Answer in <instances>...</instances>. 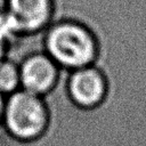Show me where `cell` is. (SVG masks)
Here are the masks:
<instances>
[{
  "mask_svg": "<svg viewBox=\"0 0 146 146\" xmlns=\"http://www.w3.org/2000/svg\"><path fill=\"white\" fill-rule=\"evenodd\" d=\"M67 91L72 100L81 107H94L106 94V79L95 65L68 71Z\"/></svg>",
  "mask_w": 146,
  "mask_h": 146,
  "instance_id": "cell-5",
  "label": "cell"
},
{
  "mask_svg": "<svg viewBox=\"0 0 146 146\" xmlns=\"http://www.w3.org/2000/svg\"><path fill=\"white\" fill-rule=\"evenodd\" d=\"M18 65L21 88L38 96H43L51 90L60 73V67L44 50L25 56Z\"/></svg>",
  "mask_w": 146,
  "mask_h": 146,
  "instance_id": "cell-4",
  "label": "cell"
},
{
  "mask_svg": "<svg viewBox=\"0 0 146 146\" xmlns=\"http://www.w3.org/2000/svg\"><path fill=\"white\" fill-rule=\"evenodd\" d=\"M48 120L42 96L22 88L6 96L2 125L14 137L29 140L38 137L46 128Z\"/></svg>",
  "mask_w": 146,
  "mask_h": 146,
  "instance_id": "cell-2",
  "label": "cell"
},
{
  "mask_svg": "<svg viewBox=\"0 0 146 146\" xmlns=\"http://www.w3.org/2000/svg\"><path fill=\"white\" fill-rule=\"evenodd\" d=\"M43 50L60 67L74 71L92 65L98 55L94 32L75 19L54 21L43 32Z\"/></svg>",
  "mask_w": 146,
  "mask_h": 146,
  "instance_id": "cell-1",
  "label": "cell"
},
{
  "mask_svg": "<svg viewBox=\"0 0 146 146\" xmlns=\"http://www.w3.org/2000/svg\"><path fill=\"white\" fill-rule=\"evenodd\" d=\"M7 14V0H0V19Z\"/></svg>",
  "mask_w": 146,
  "mask_h": 146,
  "instance_id": "cell-9",
  "label": "cell"
},
{
  "mask_svg": "<svg viewBox=\"0 0 146 146\" xmlns=\"http://www.w3.org/2000/svg\"><path fill=\"white\" fill-rule=\"evenodd\" d=\"M19 88V65L10 57H6L0 60V92L8 96Z\"/></svg>",
  "mask_w": 146,
  "mask_h": 146,
  "instance_id": "cell-6",
  "label": "cell"
},
{
  "mask_svg": "<svg viewBox=\"0 0 146 146\" xmlns=\"http://www.w3.org/2000/svg\"><path fill=\"white\" fill-rule=\"evenodd\" d=\"M7 14L21 35L41 34L54 21V0H7Z\"/></svg>",
  "mask_w": 146,
  "mask_h": 146,
  "instance_id": "cell-3",
  "label": "cell"
},
{
  "mask_svg": "<svg viewBox=\"0 0 146 146\" xmlns=\"http://www.w3.org/2000/svg\"><path fill=\"white\" fill-rule=\"evenodd\" d=\"M11 48H13L11 41L3 33V31L0 30V60L5 59L6 57H9Z\"/></svg>",
  "mask_w": 146,
  "mask_h": 146,
  "instance_id": "cell-7",
  "label": "cell"
},
{
  "mask_svg": "<svg viewBox=\"0 0 146 146\" xmlns=\"http://www.w3.org/2000/svg\"><path fill=\"white\" fill-rule=\"evenodd\" d=\"M5 103H6V96L0 92V124L2 122V115H3V110H5Z\"/></svg>",
  "mask_w": 146,
  "mask_h": 146,
  "instance_id": "cell-8",
  "label": "cell"
}]
</instances>
